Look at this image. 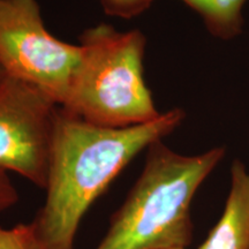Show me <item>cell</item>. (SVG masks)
<instances>
[{
	"label": "cell",
	"mask_w": 249,
	"mask_h": 249,
	"mask_svg": "<svg viewBox=\"0 0 249 249\" xmlns=\"http://www.w3.org/2000/svg\"><path fill=\"white\" fill-rule=\"evenodd\" d=\"M198 249H249V173L240 160L232 164L222 217Z\"/></svg>",
	"instance_id": "obj_6"
},
{
	"label": "cell",
	"mask_w": 249,
	"mask_h": 249,
	"mask_svg": "<svg viewBox=\"0 0 249 249\" xmlns=\"http://www.w3.org/2000/svg\"><path fill=\"white\" fill-rule=\"evenodd\" d=\"M80 57L79 44L46 29L36 0H0V66L6 75L37 87L61 107Z\"/></svg>",
	"instance_id": "obj_4"
},
{
	"label": "cell",
	"mask_w": 249,
	"mask_h": 249,
	"mask_svg": "<svg viewBox=\"0 0 249 249\" xmlns=\"http://www.w3.org/2000/svg\"><path fill=\"white\" fill-rule=\"evenodd\" d=\"M0 249H43L33 223L12 229L0 226Z\"/></svg>",
	"instance_id": "obj_8"
},
{
	"label": "cell",
	"mask_w": 249,
	"mask_h": 249,
	"mask_svg": "<svg viewBox=\"0 0 249 249\" xmlns=\"http://www.w3.org/2000/svg\"><path fill=\"white\" fill-rule=\"evenodd\" d=\"M99 2L110 17L132 18L147 11L154 0H99Z\"/></svg>",
	"instance_id": "obj_9"
},
{
	"label": "cell",
	"mask_w": 249,
	"mask_h": 249,
	"mask_svg": "<svg viewBox=\"0 0 249 249\" xmlns=\"http://www.w3.org/2000/svg\"><path fill=\"white\" fill-rule=\"evenodd\" d=\"M170 249H186V248H170Z\"/></svg>",
	"instance_id": "obj_12"
},
{
	"label": "cell",
	"mask_w": 249,
	"mask_h": 249,
	"mask_svg": "<svg viewBox=\"0 0 249 249\" xmlns=\"http://www.w3.org/2000/svg\"><path fill=\"white\" fill-rule=\"evenodd\" d=\"M81 57L61 107L87 123L127 128L160 117L144 80L147 38L99 23L79 37Z\"/></svg>",
	"instance_id": "obj_3"
},
{
	"label": "cell",
	"mask_w": 249,
	"mask_h": 249,
	"mask_svg": "<svg viewBox=\"0 0 249 249\" xmlns=\"http://www.w3.org/2000/svg\"><path fill=\"white\" fill-rule=\"evenodd\" d=\"M6 76H7V75H6L5 71L2 70V67H1V66H0V83H1L2 81L5 80V77H6Z\"/></svg>",
	"instance_id": "obj_11"
},
{
	"label": "cell",
	"mask_w": 249,
	"mask_h": 249,
	"mask_svg": "<svg viewBox=\"0 0 249 249\" xmlns=\"http://www.w3.org/2000/svg\"><path fill=\"white\" fill-rule=\"evenodd\" d=\"M203 20L211 35L230 39L241 33L242 7L247 0H181Z\"/></svg>",
	"instance_id": "obj_7"
},
{
	"label": "cell",
	"mask_w": 249,
	"mask_h": 249,
	"mask_svg": "<svg viewBox=\"0 0 249 249\" xmlns=\"http://www.w3.org/2000/svg\"><path fill=\"white\" fill-rule=\"evenodd\" d=\"M224 148L183 156L161 140L151 143L141 176L112 214L96 249L186 248L193 240L191 205L207 177L223 160Z\"/></svg>",
	"instance_id": "obj_2"
},
{
	"label": "cell",
	"mask_w": 249,
	"mask_h": 249,
	"mask_svg": "<svg viewBox=\"0 0 249 249\" xmlns=\"http://www.w3.org/2000/svg\"><path fill=\"white\" fill-rule=\"evenodd\" d=\"M183 119L177 107L148 124L105 128L58 107L46 200L31 222L43 249H75L80 223L93 202L133 158Z\"/></svg>",
	"instance_id": "obj_1"
},
{
	"label": "cell",
	"mask_w": 249,
	"mask_h": 249,
	"mask_svg": "<svg viewBox=\"0 0 249 249\" xmlns=\"http://www.w3.org/2000/svg\"><path fill=\"white\" fill-rule=\"evenodd\" d=\"M58 104L24 81L0 83V171H12L45 189Z\"/></svg>",
	"instance_id": "obj_5"
},
{
	"label": "cell",
	"mask_w": 249,
	"mask_h": 249,
	"mask_svg": "<svg viewBox=\"0 0 249 249\" xmlns=\"http://www.w3.org/2000/svg\"><path fill=\"white\" fill-rule=\"evenodd\" d=\"M18 194L7 173L0 171V213L17 204Z\"/></svg>",
	"instance_id": "obj_10"
}]
</instances>
